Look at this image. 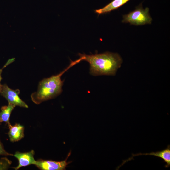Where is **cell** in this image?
Wrapping results in <instances>:
<instances>
[{
	"label": "cell",
	"instance_id": "obj_3",
	"mask_svg": "<svg viewBox=\"0 0 170 170\" xmlns=\"http://www.w3.org/2000/svg\"><path fill=\"white\" fill-rule=\"evenodd\" d=\"M149 9L146 7L143 8L140 4L136 9L128 14L123 16L122 22L129 23L131 25L136 26L151 24L152 18L149 13Z\"/></svg>",
	"mask_w": 170,
	"mask_h": 170
},
{
	"label": "cell",
	"instance_id": "obj_4",
	"mask_svg": "<svg viewBox=\"0 0 170 170\" xmlns=\"http://www.w3.org/2000/svg\"><path fill=\"white\" fill-rule=\"evenodd\" d=\"M20 93L19 90L11 89L6 84H1L0 86V94L6 99L8 103L16 106L28 108V105L19 97Z\"/></svg>",
	"mask_w": 170,
	"mask_h": 170
},
{
	"label": "cell",
	"instance_id": "obj_12",
	"mask_svg": "<svg viewBox=\"0 0 170 170\" xmlns=\"http://www.w3.org/2000/svg\"><path fill=\"white\" fill-rule=\"evenodd\" d=\"M0 155L8 156H13V155L7 152L4 149L0 139Z\"/></svg>",
	"mask_w": 170,
	"mask_h": 170
},
{
	"label": "cell",
	"instance_id": "obj_8",
	"mask_svg": "<svg viewBox=\"0 0 170 170\" xmlns=\"http://www.w3.org/2000/svg\"><path fill=\"white\" fill-rule=\"evenodd\" d=\"M9 131L8 134L11 142L18 141L24 136V127L19 123H16L14 125L10 123L8 125Z\"/></svg>",
	"mask_w": 170,
	"mask_h": 170
},
{
	"label": "cell",
	"instance_id": "obj_7",
	"mask_svg": "<svg viewBox=\"0 0 170 170\" xmlns=\"http://www.w3.org/2000/svg\"><path fill=\"white\" fill-rule=\"evenodd\" d=\"M142 155H153L162 158L164 162L166 163L165 165L166 168H168L170 166V145H168L167 147L165 149L156 152H151L150 153H139L136 154H132V156L128 159L123 160V162L118 167L119 168L121 166L123 165L126 162L133 159V157L135 156Z\"/></svg>",
	"mask_w": 170,
	"mask_h": 170
},
{
	"label": "cell",
	"instance_id": "obj_6",
	"mask_svg": "<svg viewBox=\"0 0 170 170\" xmlns=\"http://www.w3.org/2000/svg\"><path fill=\"white\" fill-rule=\"evenodd\" d=\"M34 155L35 151L33 150L26 152H16L13 156L17 159L18 163L17 166L13 168L15 170H17L23 167L31 164L34 165L36 162L34 158Z\"/></svg>",
	"mask_w": 170,
	"mask_h": 170
},
{
	"label": "cell",
	"instance_id": "obj_13",
	"mask_svg": "<svg viewBox=\"0 0 170 170\" xmlns=\"http://www.w3.org/2000/svg\"><path fill=\"white\" fill-rule=\"evenodd\" d=\"M4 68V67H3V68H2V69H0V86L1 85V84H0V82H1V81L2 80V77H1V73H2V70H3V69Z\"/></svg>",
	"mask_w": 170,
	"mask_h": 170
},
{
	"label": "cell",
	"instance_id": "obj_9",
	"mask_svg": "<svg viewBox=\"0 0 170 170\" xmlns=\"http://www.w3.org/2000/svg\"><path fill=\"white\" fill-rule=\"evenodd\" d=\"M130 0H113L103 8L95 10L94 11L98 15L103 14L117 9Z\"/></svg>",
	"mask_w": 170,
	"mask_h": 170
},
{
	"label": "cell",
	"instance_id": "obj_1",
	"mask_svg": "<svg viewBox=\"0 0 170 170\" xmlns=\"http://www.w3.org/2000/svg\"><path fill=\"white\" fill-rule=\"evenodd\" d=\"M78 55L81 61L89 63L90 73L94 76L115 75L123 62L119 54L109 52L91 55L79 53Z\"/></svg>",
	"mask_w": 170,
	"mask_h": 170
},
{
	"label": "cell",
	"instance_id": "obj_2",
	"mask_svg": "<svg viewBox=\"0 0 170 170\" xmlns=\"http://www.w3.org/2000/svg\"><path fill=\"white\" fill-rule=\"evenodd\" d=\"M79 62L78 59L71 61L68 66L59 73L41 81L37 91L31 95L32 101L35 104H39L60 95L63 91L64 83V80L61 78L62 76L70 68Z\"/></svg>",
	"mask_w": 170,
	"mask_h": 170
},
{
	"label": "cell",
	"instance_id": "obj_5",
	"mask_svg": "<svg viewBox=\"0 0 170 170\" xmlns=\"http://www.w3.org/2000/svg\"><path fill=\"white\" fill-rule=\"evenodd\" d=\"M71 152L68 155L65 160L61 161H56L51 160L40 159L36 161L34 164L36 167L41 170H65L70 162H67Z\"/></svg>",
	"mask_w": 170,
	"mask_h": 170
},
{
	"label": "cell",
	"instance_id": "obj_14",
	"mask_svg": "<svg viewBox=\"0 0 170 170\" xmlns=\"http://www.w3.org/2000/svg\"></svg>",
	"mask_w": 170,
	"mask_h": 170
},
{
	"label": "cell",
	"instance_id": "obj_11",
	"mask_svg": "<svg viewBox=\"0 0 170 170\" xmlns=\"http://www.w3.org/2000/svg\"><path fill=\"white\" fill-rule=\"evenodd\" d=\"M12 164V162L6 157L0 159V170L8 169Z\"/></svg>",
	"mask_w": 170,
	"mask_h": 170
},
{
	"label": "cell",
	"instance_id": "obj_10",
	"mask_svg": "<svg viewBox=\"0 0 170 170\" xmlns=\"http://www.w3.org/2000/svg\"><path fill=\"white\" fill-rule=\"evenodd\" d=\"M16 106L8 103L7 105L3 106L0 111V123L5 122L8 125L10 124V117L11 113Z\"/></svg>",
	"mask_w": 170,
	"mask_h": 170
}]
</instances>
